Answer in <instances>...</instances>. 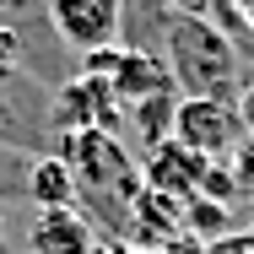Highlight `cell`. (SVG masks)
Instances as JSON below:
<instances>
[{"instance_id": "9c48e42d", "label": "cell", "mask_w": 254, "mask_h": 254, "mask_svg": "<svg viewBox=\"0 0 254 254\" xmlns=\"http://www.w3.org/2000/svg\"><path fill=\"white\" fill-rule=\"evenodd\" d=\"M27 200L38 205V211H65V205H76V179H70V168H65V157L60 152H44L38 162H27Z\"/></svg>"}, {"instance_id": "9a60e30c", "label": "cell", "mask_w": 254, "mask_h": 254, "mask_svg": "<svg viewBox=\"0 0 254 254\" xmlns=\"http://www.w3.org/2000/svg\"><path fill=\"white\" fill-rule=\"evenodd\" d=\"M130 254H168V249H130Z\"/></svg>"}, {"instance_id": "277c9868", "label": "cell", "mask_w": 254, "mask_h": 254, "mask_svg": "<svg viewBox=\"0 0 254 254\" xmlns=\"http://www.w3.org/2000/svg\"><path fill=\"white\" fill-rule=\"evenodd\" d=\"M49 5V27L65 49L92 54L119 44V27H125V5L119 0H44Z\"/></svg>"}, {"instance_id": "30bf717a", "label": "cell", "mask_w": 254, "mask_h": 254, "mask_svg": "<svg viewBox=\"0 0 254 254\" xmlns=\"http://www.w3.org/2000/svg\"><path fill=\"white\" fill-rule=\"evenodd\" d=\"M130 119H135V130H141V141H146V152L162 146V141H173V114H179V92L168 87V92H152V98L130 103L125 108Z\"/></svg>"}, {"instance_id": "5b68a950", "label": "cell", "mask_w": 254, "mask_h": 254, "mask_svg": "<svg viewBox=\"0 0 254 254\" xmlns=\"http://www.w3.org/2000/svg\"><path fill=\"white\" fill-rule=\"evenodd\" d=\"M205 157L184 152L179 141H162L146 152V168H141V184L146 190H162V195H173V200H195L200 195V179H205Z\"/></svg>"}, {"instance_id": "8fae6325", "label": "cell", "mask_w": 254, "mask_h": 254, "mask_svg": "<svg viewBox=\"0 0 254 254\" xmlns=\"http://www.w3.org/2000/svg\"><path fill=\"white\" fill-rule=\"evenodd\" d=\"M22 60V33L11 22H0V76H11V65Z\"/></svg>"}, {"instance_id": "7c38bea8", "label": "cell", "mask_w": 254, "mask_h": 254, "mask_svg": "<svg viewBox=\"0 0 254 254\" xmlns=\"http://www.w3.org/2000/svg\"><path fill=\"white\" fill-rule=\"evenodd\" d=\"M216 0H168V16H211Z\"/></svg>"}, {"instance_id": "5bb4252c", "label": "cell", "mask_w": 254, "mask_h": 254, "mask_svg": "<svg viewBox=\"0 0 254 254\" xmlns=\"http://www.w3.org/2000/svg\"><path fill=\"white\" fill-rule=\"evenodd\" d=\"M0 244H5V205H0Z\"/></svg>"}, {"instance_id": "8992f818", "label": "cell", "mask_w": 254, "mask_h": 254, "mask_svg": "<svg viewBox=\"0 0 254 254\" xmlns=\"http://www.w3.org/2000/svg\"><path fill=\"white\" fill-rule=\"evenodd\" d=\"M98 227L65 205V211H38L33 227H27V254H98Z\"/></svg>"}, {"instance_id": "4fadbf2b", "label": "cell", "mask_w": 254, "mask_h": 254, "mask_svg": "<svg viewBox=\"0 0 254 254\" xmlns=\"http://www.w3.org/2000/svg\"><path fill=\"white\" fill-rule=\"evenodd\" d=\"M238 119H244V130H254V87L244 92V108H238Z\"/></svg>"}, {"instance_id": "3957f363", "label": "cell", "mask_w": 254, "mask_h": 254, "mask_svg": "<svg viewBox=\"0 0 254 254\" xmlns=\"http://www.w3.org/2000/svg\"><path fill=\"white\" fill-rule=\"evenodd\" d=\"M173 141L184 152L205 157H227L238 141H244V119L227 98H179V114H173Z\"/></svg>"}, {"instance_id": "7a4b0ae2", "label": "cell", "mask_w": 254, "mask_h": 254, "mask_svg": "<svg viewBox=\"0 0 254 254\" xmlns=\"http://www.w3.org/2000/svg\"><path fill=\"white\" fill-rule=\"evenodd\" d=\"M162 65L184 98H227L238 87V49L211 16H168Z\"/></svg>"}, {"instance_id": "6da1fadb", "label": "cell", "mask_w": 254, "mask_h": 254, "mask_svg": "<svg viewBox=\"0 0 254 254\" xmlns=\"http://www.w3.org/2000/svg\"><path fill=\"white\" fill-rule=\"evenodd\" d=\"M60 157L76 179V205H87L81 216L98 227L125 238L130 205L146 190L141 184V162L125 152V141L114 130H60Z\"/></svg>"}, {"instance_id": "52a82bcc", "label": "cell", "mask_w": 254, "mask_h": 254, "mask_svg": "<svg viewBox=\"0 0 254 254\" xmlns=\"http://www.w3.org/2000/svg\"><path fill=\"white\" fill-rule=\"evenodd\" d=\"M179 233H184V200H173V195H162V190H141L135 205H130L125 238L141 244V249H168Z\"/></svg>"}, {"instance_id": "ba28073f", "label": "cell", "mask_w": 254, "mask_h": 254, "mask_svg": "<svg viewBox=\"0 0 254 254\" xmlns=\"http://www.w3.org/2000/svg\"><path fill=\"white\" fill-rule=\"evenodd\" d=\"M108 87H114V98L130 108V103L152 98V92H168V87H173V76H168L162 54H146V49H119V65H114ZM173 92H179V87H173Z\"/></svg>"}]
</instances>
